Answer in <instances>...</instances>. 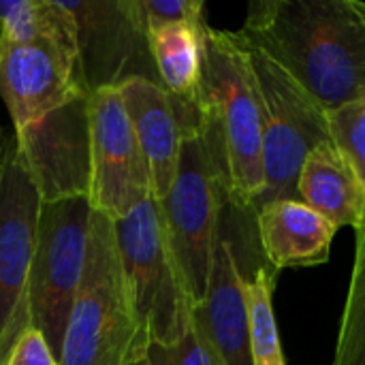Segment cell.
<instances>
[{"instance_id": "obj_3", "label": "cell", "mask_w": 365, "mask_h": 365, "mask_svg": "<svg viewBox=\"0 0 365 365\" xmlns=\"http://www.w3.org/2000/svg\"><path fill=\"white\" fill-rule=\"evenodd\" d=\"M199 109L212 118L220 137L229 205L252 214L265 190L263 109L248 49L237 32L207 28Z\"/></svg>"}, {"instance_id": "obj_10", "label": "cell", "mask_w": 365, "mask_h": 365, "mask_svg": "<svg viewBox=\"0 0 365 365\" xmlns=\"http://www.w3.org/2000/svg\"><path fill=\"white\" fill-rule=\"evenodd\" d=\"M90 113V190L92 212L120 220L152 195L148 163L133 133L118 88L88 96Z\"/></svg>"}, {"instance_id": "obj_13", "label": "cell", "mask_w": 365, "mask_h": 365, "mask_svg": "<svg viewBox=\"0 0 365 365\" xmlns=\"http://www.w3.org/2000/svg\"><path fill=\"white\" fill-rule=\"evenodd\" d=\"M192 321L220 365H252L248 274L242 269L225 220L214 246L207 291L203 302L192 308Z\"/></svg>"}, {"instance_id": "obj_4", "label": "cell", "mask_w": 365, "mask_h": 365, "mask_svg": "<svg viewBox=\"0 0 365 365\" xmlns=\"http://www.w3.org/2000/svg\"><path fill=\"white\" fill-rule=\"evenodd\" d=\"M150 340L133 308L113 220L92 214L90 248L58 365H135Z\"/></svg>"}, {"instance_id": "obj_12", "label": "cell", "mask_w": 365, "mask_h": 365, "mask_svg": "<svg viewBox=\"0 0 365 365\" xmlns=\"http://www.w3.org/2000/svg\"><path fill=\"white\" fill-rule=\"evenodd\" d=\"M88 96L79 51L56 43L0 41V98L9 109L13 130Z\"/></svg>"}, {"instance_id": "obj_25", "label": "cell", "mask_w": 365, "mask_h": 365, "mask_svg": "<svg viewBox=\"0 0 365 365\" xmlns=\"http://www.w3.org/2000/svg\"><path fill=\"white\" fill-rule=\"evenodd\" d=\"M135 365H150L148 364V359H145V357H143V359H141V361H137V364Z\"/></svg>"}, {"instance_id": "obj_6", "label": "cell", "mask_w": 365, "mask_h": 365, "mask_svg": "<svg viewBox=\"0 0 365 365\" xmlns=\"http://www.w3.org/2000/svg\"><path fill=\"white\" fill-rule=\"evenodd\" d=\"M246 49L263 109L265 190L257 210L274 199H297L302 165L319 143L331 139V128L329 111L284 66L248 43Z\"/></svg>"}, {"instance_id": "obj_11", "label": "cell", "mask_w": 365, "mask_h": 365, "mask_svg": "<svg viewBox=\"0 0 365 365\" xmlns=\"http://www.w3.org/2000/svg\"><path fill=\"white\" fill-rule=\"evenodd\" d=\"M90 96V94H88ZM88 96L13 130L26 169L43 199L56 203L88 197L90 190V113Z\"/></svg>"}, {"instance_id": "obj_23", "label": "cell", "mask_w": 365, "mask_h": 365, "mask_svg": "<svg viewBox=\"0 0 365 365\" xmlns=\"http://www.w3.org/2000/svg\"><path fill=\"white\" fill-rule=\"evenodd\" d=\"M141 9L148 30L169 24H207L201 0H141Z\"/></svg>"}, {"instance_id": "obj_5", "label": "cell", "mask_w": 365, "mask_h": 365, "mask_svg": "<svg viewBox=\"0 0 365 365\" xmlns=\"http://www.w3.org/2000/svg\"><path fill=\"white\" fill-rule=\"evenodd\" d=\"M128 295L150 346L175 344L192 319L156 197H148L113 222Z\"/></svg>"}, {"instance_id": "obj_26", "label": "cell", "mask_w": 365, "mask_h": 365, "mask_svg": "<svg viewBox=\"0 0 365 365\" xmlns=\"http://www.w3.org/2000/svg\"><path fill=\"white\" fill-rule=\"evenodd\" d=\"M0 36H2V30H0Z\"/></svg>"}, {"instance_id": "obj_22", "label": "cell", "mask_w": 365, "mask_h": 365, "mask_svg": "<svg viewBox=\"0 0 365 365\" xmlns=\"http://www.w3.org/2000/svg\"><path fill=\"white\" fill-rule=\"evenodd\" d=\"M145 359L150 365H220L216 353L205 342L195 321L186 327L184 336L171 346H148Z\"/></svg>"}, {"instance_id": "obj_20", "label": "cell", "mask_w": 365, "mask_h": 365, "mask_svg": "<svg viewBox=\"0 0 365 365\" xmlns=\"http://www.w3.org/2000/svg\"><path fill=\"white\" fill-rule=\"evenodd\" d=\"M331 365H365V227L357 231L355 265Z\"/></svg>"}, {"instance_id": "obj_7", "label": "cell", "mask_w": 365, "mask_h": 365, "mask_svg": "<svg viewBox=\"0 0 365 365\" xmlns=\"http://www.w3.org/2000/svg\"><path fill=\"white\" fill-rule=\"evenodd\" d=\"M43 199L13 130H0V365L30 325V274Z\"/></svg>"}, {"instance_id": "obj_9", "label": "cell", "mask_w": 365, "mask_h": 365, "mask_svg": "<svg viewBox=\"0 0 365 365\" xmlns=\"http://www.w3.org/2000/svg\"><path fill=\"white\" fill-rule=\"evenodd\" d=\"M62 2L77 24L79 66L88 94L120 88L128 79L160 83L141 0Z\"/></svg>"}, {"instance_id": "obj_2", "label": "cell", "mask_w": 365, "mask_h": 365, "mask_svg": "<svg viewBox=\"0 0 365 365\" xmlns=\"http://www.w3.org/2000/svg\"><path fill=\"white\" fill-rule=\"evenodd\" d=\"M227 205L229 184L220 137L212 118L197 105L184 122L173 184L158 199L165 235L192 308L205 297Z\"/></svg>"}, {"instance_id": "obj_24", "label": "cell", "mask_w": 365, "mask_h": 365, "mask_svg": "<svg viewBox=\"0 0 365 365\" xmlns=\"http://www.w3.org/2000/svg\"><path fill=\"white\" fill-rule=\"evenodd\" d=\"M6 365H58L43 334L30 327L9 355Z\"/></svg>"}, {"instance_id": "obj_18", "label": "cell", "mask_w": 365, "mask_h": 365, "mask_svg": "<svg viewBox=\"0 0 365 365\" xmlns=\"http://www.w3.org/2000/svg\"><path fill=\"white\" fill-rule=\"evenodd\" d=\"M2 43H56L77 49V24L62 0H0Z\"/></svg>"}, {"instance_id": "obj_1", "label": "cell", "mask_w": 365, "mask_h": 365, "mask_svg": "<svg viewBox=\"0 0 365 365\" xmlns=\"http://www.w3.org/2000/svg\"><path fill=\"white\" fill-rule=\"evenodd\" d=\"M237 34L284 66L327 111L365 92V2L259 0Z\"/></svg>"}, {"instance_id": "obj_14", "label": "cell", "mask_w": 365, "mask_h": 365, "mask_svg": "<svg viewBox=\"0 0 365 365\" xmlns=\"http://www.w3.org/2000/svg\"><path fill=\"white\" fill-rule=\"evenodd\" d=\"M118 90L148 163L152 195L163 199L178 171L186 115L197 107L178 103L160 83L150 79H128Z\"/></svg>"}, {"instance_id": "obj_21", "label": "cell", "mask_w": 365, "mask_h": 365, "mask_svg": "<svg viewBox=\"0 0 365 365\" xmlns=\"http://www.w3.org/2000/svg\"><path fill=\"white\" fill-rule=\"evenodd\" d=\"M329 128L334 143L365 182V92L329 111Z\"/></svg>"}, {"instance_id": "obj_8", "label": "cell", "mask_w": 365, "mask_h": 365, "mask_svg": "<svg viewBox=\"0 0 365 365\" xmlns=\"http://www.w3.org/2000/svg\"><path fill=\"white\" fill-rule=\"evenodd\" d=\"M92 207L88 197L43 203L30 274V325L60 361L68 317L83 280Z\"/></svg>"}, {"instance_id": "obj_17", "label": "cell", "mask_w": 365, "mask_h": 365, "mask_svg": "<svg viewBox=\"0 0 365 365\" xmlns=\"http://www.w3.org/2000/svg\"><path fill=\"white\" fill-rule=\"evenodd\" d=\"M207 28L210 24H169L148 30L158 79L186 107L199 105Z\"/></svg>"}, {"instance_id": "obj_19", "label": "cell", "mask_w": 365, "mask_h": 365, "mask_svg": "<svg viewBox=\"0 0 365 365\" xmlns=\"http://www.w3.org/2000/svg\"><path fill=\"white\" fill-rule=\"evenodd\" d=\"M278 272L257 267L248 276V310H250V359L252 365H287L276 317L274 289Z\"/></svg>"}, {"instance_id": "obj_16", "label": "cell", "mask_w": 365, "mask_h": 365, "mask_svg": "<svg viewBox=\"0 0 365 365\" xmlns=\"http://www.w3.org/2000/svg\"><path fill=\"white\" fill-rule=\"evenodd\" d=\"M297 199L334 227H365V182L334 139L319 143L304 160Z\"/></svg>"}, {"instance_id": "obj_15", "label": "cell", "mask_w": 365, "mask_h": 365, "mask_svg": "<svg viewBox=\"0 0 365 365\" xmlns=\"http://www.w3.org/2000/svg\"><path fill=\"white\" fill-rule=\"evenodd\" d=\"M261 250L272 269L317 267L329 261L338 227L299 199H274L255 210Z\"/></svg>"}]
</instances>
